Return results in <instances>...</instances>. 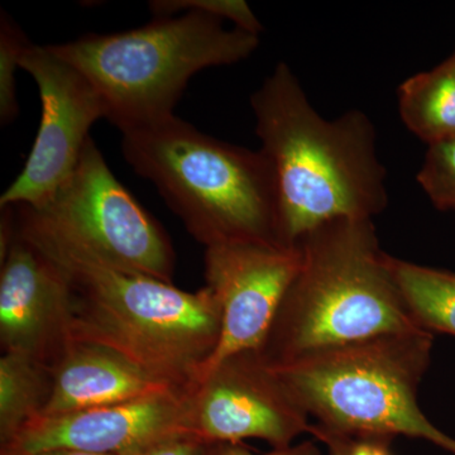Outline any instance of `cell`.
Returning a JSON list of instances; mask_svg holds the SVG:
<instances>
[{"mask_svg":"<svg viewBox=\"0 0 455 455\" xmlns=\"http://www.w3.org/2000/svg\"><path fill=\"white\" fill-rule=\"evenodd\" d=\"M0 455H103L89 453V451H75V449H50V451H36V453H17V451H2Z\"/></svg>","mask_w":455,"mask_h":455,"instance_id":"23","label":"cell"},{"mask_svg":"<svg viewBox=\"0 0 455 455\" xmlns=\"http://www.w3.org/2000/svg\"><path fill=\"white\" fill-rule=\"evenodd\" d=\"M188 391L38 416L2 451L36 453L75 449L103 455H134L164 440L194 435Z\"/></svg>","mask_w":455,"mask_h":455,"instance_id":"11","label":"cell"},{"mask_svg":"<svg viewBox=\"0 0 455 455\" xmlns=\"http://www.w3.org/2000/svg\"><path fill=\"white\" fill-rule=\"evenodd\" d=\"M188 395L193 434L208 444L260 439L283 449L291 447L302 434H310L309 415L259 350L223 359Z\"/></svg>","mask_w":455,"mask_h":455,"instance_id":"9","label":"cell"},{"mask_svg":"<svg viewBox=\"0 0 455 455\" xmlns=\"http://www.w3.org/2000/svg\"><path fill=\"white\" fill-rule=\"evenodd\" d=\"M208 443L194 435L178 436L143 449L134 455H206Z\"/></svg>","mask_w":455,"mask_h":455,"instance_id":"22","label":"cell"},{"mask_svg":"<svg viewBox=\"0 0 455 455\" xmlns=\"http://www.w3.org/2000/svg\"><path fill=\"white\" fill-rule=\"evenodd\" d=\"M200 12L154 18L113 35H86L49 44L89 80L119 130L173 116L188 80L204 68L236 64L259 46V36Z\"/></svg>","mask_w":455,"mask_h":455,"instance_id":"6","label":"cell"},{"mask_svg":"<svg viewBox=\"0 0 455 455\" xmlns=\"http://www.w3.org/2000/svg\"><path fill=\"white\" fill-rule=\"evenodd\" d=\"M20 68L37 84L41 123L22 172L0 196V208H40L74 172L90 128L106 118V107L89 80L47 46L27 44Z\"/></svg>","mask_w":455,"mask_h":455,"instance_id":"8","label":"cell"},{"mask_svg":"<svg viewBox=\"0 0 455 455\" xmlns=\"http://www.w3.org/2000/svg\"><path fill=\"white\" fill-rule=\"evenodd\" d=\"M398 110L407 130L427 145L455 140V52L401 84Z\"/></svg>","mask_w":455,"mask_h":455,"instance_id":"14","label":"cell"},{"mask_svg":"<svg viewBox=\"0 0 455 455\" xmlns=\"http://www.w3.org/2000/svg\"><path fill=\"white\" fill-rule=\"evenodd\" d=\"M52 390L51 368L20 353L0 358V443L13 442L20 430L42 415Z\"/></svg>","mask_w":455,"mask_h":455,"instance_id":"16","label":"cell"},{"mask_svg":"<svg viewBox=\"0 0 455 455\" xmlns=\"http://www.w3.org/2000/svg\"><path fill=\"white\" fill-rule=\"evenodd\" d=\"M299 266L298 245L241 242L206 248V286L220 301L221 329L196 381L230 355L262 349Z\"/></svg>","mask_w":455,"mask_h":455,"instance_id":"10","label":"cell"},{"mask_svg":"<svg viewBox=\"0 0 455 455\" xmlns=\"http://www.w3.org/2000/svg\"><path fill=\"white\" fill-rule=\"evenodd\" d=\"M300 266L262 349L271 366L386 334L421 331L372 220L329 221L302 236Z\"/></svg>","mask_w":455,"mask_h":455,"instance_id":"3","label":"cell"},{"mask_svg":"<svg viewBox=\"0 0 455 455\" xmlns=\"http://www.w3.org/2000/svg\"><path fill=\"white\" fill-rule=\"evenodd\" d=\"M74 343L70 284L59 263L14 233L2 259L0 344L47 367Z\"/></svg>","mask_w":455,"mask_h":455,"instance_id":"12","label":"cell"},{"mask_svg":"<svg viewBox=\"0 0 455 455\" xmlns=\"http://www.w3.org/2000/svg\"><path fill=\"white\" fill-rule=\"evenodd\" d=\"M206 455H322V453L315 442L307 440L300 444H292L291 447L274 449L266 454L253 453L242 443H212L209 444Z\"/></svg>","mask_w":455,"mask_h":455,"instance_id":"21","label":"cell"},{"mask_svg":"<svg viewBox=\"0 0 455 455\" xmlns=\"http://www.w3.org/2000/svg\"><path fill=\"white\" fill-rule=\"evenodd\" d=\"M18 217L113 267L172 283L175 252L163 227L131 196L92 139L55 196Z\"/></svg>","mask_w":455,"mask_h":455,"instance_id":"7","label":"cell"},{"mask_svg":"<svg viewBox=\"0 0 455 455\" xmlns=\"http://www.w3.org/2000/svg\"><path fill=\"white\" fill-rule=\"evenodd\" d=\"M122 134L125 161L205 248L281 245L274 173L262 152L212 139L175 114Z\"/></svg>","mask_w":455,"mask_h":455,"instance_id":"4","label":"cell"},{"mask_svg":"<svg viewBox=\"0 0 455 455\" xmlns=\"http://www.w3.org/2000/svg\"><path fill=\"white\" fill-rule=\"evenodd\" d=\"M416 179L436 209L455 212V140L429 146Z\"/></svg>","mask_w":455,"mask_h":455,"instance_id":"18","label":"cell"},{"mask_svg":"<svg viewBox=\"0 0 455 455\" xmlns=\"http://www.w3.org/2000/svg\"><path fill=\"white\" fill-rule=\"evenodd\" d=\"M154 18L172 17L185 12H200L220 20H229L235 27L259 35L262 32L259 18L243 0H154L149 2Z\"/></svg>","mask_w":455,"mask_h":455,"instance_id":"19","label":"cell"},{"mask_svg":"<svg viewBox=\"0 0 455 455\" xmlns=\"http://www.w3.org/2000/svg\"><path fill=\"white\" fill-rule=\"evenodd\" d=\"M51 374L52 390L41 416L68 414L184 390L116 350L83 341H74L66 349L51 367Z\"/></svg>","mask_w":455,"mask_h":455,"instance_id":"13","label":"cell"},{"mask_svg":"<svg viewBox=\"0 0 455 455\" xmlns=\"http://www.w3.org/2000/svg\"><path fill=\"white\" fill-rule=\"evenodd\" d=\"M311 435L325 445L328 455H394L392 439L352 438L317 429L311 424Z\"/></svg>","mask_w":455,"mask_h":455,"instance_id":"20","label":"cell"},{"mask_svg":"<svg viewBox=\"0 0 455 455\" xmlns=\"http://www.w3.org/2000/svg\"><path fill=\"white\" fill-rule=\"evenodd\" d=\"M251 106L259 151L274 173L281 245L296 247L329 221L373 220L385 211L386 170L366 114L323 118L284 62L253 92Z\"/></svg>","mask_w":455,"mask_h":455,"instance_id":"1","label":"cell"},{"mask_svg":"<svg viewBox=\"0 0 455 455\" xmlns=\"http://www.w3.org/2000/svg\"><path fill=\"white\" fill-rule=\"evenodd\" d=\"M16 228L65 272L74 341L116 350L184 390L196 383L220 338V305L211 287L188 292L113 267L20 220L17 212Z\"/></svg>","mask_w":455,"mask_h":455,"instance_id":"2","label":"cell"},{"mask_svg":"<svg viewBox=\"0 0 455 455\" xmlns=\"http://www.w3.org/2000/svg\"><path fill=\"white\" fill-rule=\"evenodd\" d=\"M387 266L418 328L455 337V272L416 265L390 254Z\"/></svg>","mask_w":455,"mask_h":455,"instance_id":"15","label":"cell"},{"mask_svg":"<svg viewBox=\"0 0 455 455\" xmlns=\"http://www.w3.org/2000/svg\"><path fill=\"white\" fill-rule=\"evenodd\" d=\"M31 44L4 11L0 16V121L3 125L18 116L16 70L27 44Z\"/></svg>","mask_w":455,"mask_h":455,"instance_id":"17","label":"cell"},{"mask_svg":"<svg viewBox=\"0 0 455 455\" xmlns=\"http://www.w3.org/2000/svg\"><path fill=\"white\" fill-rule=\"evenodd\" d=\"M434 334H386L271 366L317 429L352 438L423 439L455 455V439L420 409ZM269 364V363H268Z\"/></svg>","mask_w":455,"mask_h":455,"instance_id":"5","label":"cell"}]
</instances>
